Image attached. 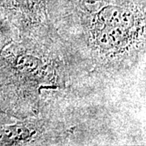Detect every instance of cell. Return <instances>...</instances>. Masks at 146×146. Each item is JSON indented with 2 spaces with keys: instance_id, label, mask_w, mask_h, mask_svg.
<instances>
[{
  "instance_id": "obj_1",
  "label": "cell",
  "mask_w": 146,
  "mask_h": 146,
  "mask_svg": "<svg viewBox=\"0 0 146 146\" xmlns=\"http://www.w3.org/2000/svg\"><path fill=\"white\" fill-rule=\"evenodd\" d=\"M80 19L81 36L98 63L131 57L145 47V0H53Z\"/></svg>"
},
{
  "instance_id": "obj_2",
  "label": "cell",
  "mask_w": 146,
  "mask_h": 146,
  "mask_svg": "<svg viewBox=\"0 0 146 146\" xmlns=\"http://www.w3.org/2000/svg\"><path fill=\"white\" fill-rule=\"evenodd\" d=\"M8 63L18 85L58 89L65 84L60 65L35 46L18 43L11 49Z\"/></svg>"
},
{
  "instance_id": "obj_3",
  "label": "cell",
  "mask_w": 146,
  "mask_h": 146,
  "mask_svg": "<svg viewBox=\"0 0 146 146\" xmlns=\"http://www.w3.org/2000/svg\"><path fill=\"white\" fill-rule=\"evenodd\" d=\"M0 7L18 19L24 30L50 27L48 0H0Z\"/></svg>"
},
{
  "instance_id": "obj_4",
  "label": "cell",
  "mask_w": 146,
  "mask_h": 146,
  "mask_svg": "<svg viewBox=\"0 0 146 146\" xmlns=\"http://www.w3.org/2000/svg\"><path fill=\"white\" fill-rule=\"evenodd\" d=\"M39 136V125L33 123H18L0 129V145H22L34 142Z\"/></svg>"
}]
</instances>
